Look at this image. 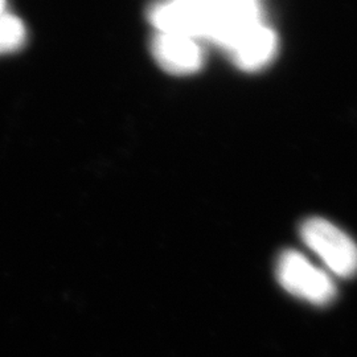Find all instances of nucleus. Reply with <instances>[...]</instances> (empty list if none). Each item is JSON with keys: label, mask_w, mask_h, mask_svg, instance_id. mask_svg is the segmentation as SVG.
<instances>
[{"label": "nucleus", "mask_w": 357, "mask_h": 357, "mask_svg": "<svg viewBox=\"0 0 357 357\" xmlns=\"http://www.w3.org/2000/svg\"><path fill=\"white\" fill-rule=\"evenodd\" d=\"M149 16L158 32L206 40L205 0H160L151 7Z\"/></svg>", "instance_id": "3"}, {"label": "nucleus", "mask_w": 357, "mask_h": 357, "mask_svg": "<svg viewBox=\"0 0 357 357\" xmlns=\"http://www.w3.org/2000/svg\"><path fill=\"white\" fill-rule=\"evenodd\" d=\"M26 26L23 22L11 13L0 17V53L13 52L24 44Z\"/></svg>", "instance_id": "6"}, {"label": "nucleus", "mask_w": 357, "mask_h": 357, "mask_svg": "<svg viewBox=\"0 0 357 357\" xmlns=\"http://www.w3.org/2000/svg\"><path fill=\"white\" fill-rule=\"evenodd\" d=\"M6 13V0H0V17Z\"/></svg>", "instance_id": "7"}, {"label": "nucleus", "mask_w": 357, "mask_h": 357, "mask_svg": "<svg viewBox=\"0 0 357 357\" xmlns=\"http://www.w3.org/2000/svg\"><path fill=\"white\" fill-rule=\"evenodd\" d=\"M301 237L337 277L348 278L356 274V243L328 220L308 218L301 227Z\"/></svg>", "instance_id": "1"}, {"label": "nucleus", "mask_w": 357, "mask_h": 357, "mask_svg": "<svg viewBox=\"0 0 357 357\" xmlns=\"http://www.w3.org/2000/svg\"><path fill=\"white\" fill-rule=\"evenodd\" d=\"M277 278L287 293L312 305L324 306L336 296L331 277L295 250H286L280 255Z\"/></svg>", "instance_id": "2"}, {"label": "nucleus", "mask_w": 357, "mask_h": 357, "mask_svg": "<svg viewBox=\"0 0 357 357\" xmlns=\"http://www.w3.org/2000/svg\"><path fill=\"white\" fill-rule=\"evenodd\" d=\"M155 61L171 75L185 76L204 64V50L196 38L158 32L153 41Z\"/></svg>", "instance_id": "4"}, {"label": "nucleus", "mask_w": 357, "mask_h": 357, "mask_svg": "<svg viewBox=\"0 0 357 357\" xmlns=\"http://www.w3.org/2000/svg\"><path fill=\"white\" fill-rule=\"evenodd\" d=\"M277 51L278 38L264 22L246 31L227 50L233 63L246 72L259 70L270 64Z\"/></svg>", "instance_id": "5"}]
</instances>
